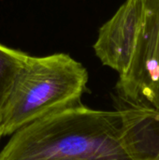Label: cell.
Instances as JSON below:
<instances>
[{"instance_id": "6da1fadb", "label": "cell", "mask_w": 159, "mask_h": 160, "mask_svg": "<svg viewBox=\"0 0 159 160\" xmlns=\"http://www.w3.org/2000/svg\"><path fill=\"white\" fill-rule=\"evenodd\" d=\"M0 160H133L121 115L80 104L37 120L11 135Z\"/></svg>"}, {"instance_id": "7a4b0ae2", "label": "cell", "mask_w": 159, "mask_h": 160, "mask_svg": "<svg viewBox=\"0 0 159 160\" xmlns=\"http://www.w3.org/2000/svg\"><path fill=\"white\" fill-rule=\"evenodd\" d=\"M88 72L69 54L31 56L17 75L0 112L2 136L62 110L82 104Z\"/></svg>"}, {"instance_id": "3957f363", "label": "cell", "mask_w": 159, "mask_h": 160, "mask_svg": "<svg viewBox=\"0 0 159 160\" xmlns=\"http://www.w3.org/2000/svg\"><path fill=\"white\" fill-rule=\"evenodd\" d=\"M139 26L127 68L116 84L119 103L159 112V0H141Z\"/></svg>"}, {"instance_id": "277c9868", "label": "cell", "mask_w": 159, "mask_h": 160, "mask_svg": "<svg viewBox=\"0 0 159 160\" xmlns=\"http://www.w3.org/2000/svg\"><path fill=\"white\" fill-rule=\"evenodd\" d=\"M141 9V0H126L99 28L94 44V51L101 63L117 71L119 75L124 73L129 63Z\"/></svg>"}, {"instance_id": "5b68a950", "label": "cell", "mask_w": 159, "mask_h": 160, "mask_svg": "<svg viewBox=\"0 0 159 160\" xmlns=\"http://www.w3.org/2000/svg\"><path fill=\"white\" fill-rule=\"evenodd\" d=\"M124 146L133 160H159V112L120 103Z\"/></svg>"}, {"instance_id": "8992f818", "label": "cell", "mask_w": 159, "mask_h": 160, "mask_svg": "<svg viewBox=\"0 0 159 160\" xmlns=\"http://www.w3.org/2000/svg\"><path fill=\"white\" fill-rule=\"evenodd\" d=\"M29 54L0 43V112Z\"/></svg>"}, {"instance_id": "52a82bcc", "label": "cell", "mask_w": 159, "mask_h": 160, "mask_svg": "<svg viewBox=\"0 0 159 160\" xmlns=\"http://www.w3.org/2000/svg\"><path fill=\"white\" fill-rule=\"evenodd\" d=\"M2 137H3V136H2V133H1V130H0V140H1Z\"/></svg>"}]
</instances>
